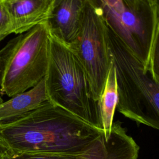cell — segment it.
I'll use <instances>...</instances> for the list:
<instances>
[{"label":"cell","instance_id":"obj_5","mask_svg":"<svg viewBox=\"0 0 159 159\" xmlns=\"http://www.w3.org/2000/svg\"><path fill=\"white\" fill-rule=\"evenodd\" d=\"M106 25L147 70L158 22L155 0H96Z\"/></svg>","mask_w":159,"mask_h":159},{"label":"cell","instance_id":"obj_15","mask_svg":"<svg viewBox=\"0 0 159 159\" xmlns=\"http://www.w3.org/2000/svg\"><path fill=\"white\" fill-rule=\"evenodd\" d=\"M0 159H4V152L0 148Z\"/></svg>","mask_w":159,"mask_h":159},{"label":"cell","instance_id":"obj_1","mask_svg":"<svg viewBox=\"0 0 159 159\" xmlns=\"http://www.w3.org/2000/svg\"><path fill=\"white\" fill-rule=\"evenodd\" d=\"M102 131L47 101L12 120L0 123L4 153L80 154Z\"/></svg>","mask_w":159,"mask_h":159},{"label":"cell","instance_id":"obj_8","mask_svg":"<svg viewBox=\"0 0 159 159\" xmlns=\"http://www.w3.org/2000/svg\"><path fill=\"white\" fill-rule=\"evenodd\" d=\"M139 147L119 121L113 122L107 139L103 132L82 155L81 159H137Z\"/></svg>","mask_w":159,"mask_h":159},{"label":"cell","instance_id":"obj_4","mask_svg":"<svg viewBox=\"0 0 159 159\" xmlns=\"http://www.w3.org/2000/svg\"><path fill=\"white\" fill-rule=\"evenodd\" d=\"M49 32L38 25L11 39L0 50V91L13 97L36 86L48 62Z\"/></svg>","mask_w":159,"mask_h":159},{"label":"cell","instance_id":"obj_7","mask_svg":"<svg viewBox=\"0 0 159 159\" xmlns=\"http://www.w3.org/2000/svg\"><path fill=\"white\" fill-rule=\"evenodd\" d=\"M85 0H54L46 23L49 34L71 45L79 33Z\"/></svg>","mask_w":159,"mask_h":159},{"label":"cell","instance_id":"obj_14","mask_svg":"<svg viewBox=\"0 0 159 159\" xmlns=\"http://www.w3.org/2000/svg\"><path fill=\"white\" fill-rule=\"evenodd\" d=\"M12 33V27L8 13L2 0H0V42Z\"/></svg>","mask_w":159,"mask_h":159},{"label":"cell","instance_id":"obj_6","mask_svg":"<svg viewBox=\"0 0 159 159\" xmlns=\"http://www.w3.org/2000/svg\"><path fill=\"white\" fill-rule=\"evenodd\" d=\"M70 47L84 68L95 97L99 101L112 60L106 24L96 0H85L79 33Z\"/></svg>","mask_w":159,"mask_h":159},{"label":"cell","instance_id":"obj_13","mask_svg":"<svg viewBox=\"0 0 159 159\" xmlns=\"http://www.w3.org/2000/svg\"><path fill=\"white\" fill-rule=\"evenodd\" d=\"M158 22L152 46L149 62L147 70L152 78L159 83V14Z\"/></svg>","mask_w":159,"mask_h":159},{"label":"cell","instance_id":"obj_12","mask_svg":"<svg viewBox=\"0 0 159 159\" xmlns=\"http://www.w3.org/2000/svg\"><path fill=\"white\" fill-rule=\"evenodd\" d=\"M83 153L80 154H53L20 152L4 153V159H81Z\"/></svg>","mask_w":159,"mask_h":159},{"label":"cell","instance_id":"obj_10","mask_svg":"<svg viewBox=\"0 0 159 159\" xmlns=\"http://www.w3.org/2000/svg\"><path fill=\"white\" fill-rule=\"evenodd\" d=\"M47 101L44 78L36 86L0 103V123L12 120Z\"/></svg>","mask_w":159,"mask_h":159},{"label":"cell","instance_id":"obj_2","mask_svg":"<svg viewBox=\"0 0 159 159\" xmlns=\"http://www.w3.org/2000/svg\"><path fill=\"white\" fill-rule=\"evenodd\" d=\"M45 86L50 102L102 131L99 102L84 68L70 45L50 34Z\"/></svg>","mask_w":159,"mask_h":159},{"label":"cell","instance_id":"obj_11","mask_svg":"<svg viewBox=\"0 0 159 159\" xmlns=\"http://www.w3.org/2000/svg\"><path fill=\"white\" fill-rule=\"evenodd\" d=\"M119 101L116 72L112 64L99 99V109L102 132L107 139L111 134L113 119Z\"/></svg>","mask_w":159,"mask_h":159},{"label":"cell","instance_id":"obj_3","mask_svg":"<svg viewBox=\"0 0 159 159\" xmlns=\"http://www.w3.org/2000/svg\"><path fill=\"white\" fill-rule=\"evenodd\" d=\"M106 32L116 72L117 111L137 123L159 130V83L107 25Z\"/></svg>","mask_w":159,"mask_h":159},{"label":"cell","instance_id":"obj_9","mask_svg":"<svg viewBox=\"0 0 159 159\" xmlns=\"http://www.w3.org/2000/svg\"><path fill=\"white\" fill-rule=\"evenodd\" d=\"M54 0H2L12 33L21 34L46 24Z\"/></svg>","mask_w":159,"mask_h":159}]
</instances>
